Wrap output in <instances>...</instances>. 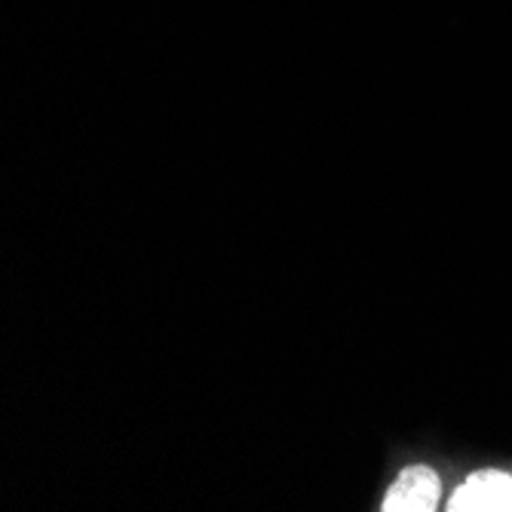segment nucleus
Wrapping results in <instances>:
<instances>
[{
    "instance_id": "1",
    "label": "nucleus",
    "mask_w": 512,
    "mask_h": 512,
    "mask_svg": "<svg viewBox=\"0 0 512 512\" xmlns=\"http://www.w3.org/2000/svg\"><path fill=\"white\" fill-rule=\"evenodd\" d=\"M451 512H512V473L479 470L467 476L448 500Z\"/></svg>"
},
{
    "instance_id": "2",
    "label": "nucleus",
    "mask_w": 512,
    "mask_h": 512,
    "mask_svg": "<svg viewBox=\"0 0 512 512\" xmlns=\"http://www.w3.org/2000/svg\"><path fill=\"white\" fill-rule=\"evenodd\" d=\"M439 506H442V479L427 463L405 467L381 503L384 512H436Z\"/></svg>"
}]
</instances>
